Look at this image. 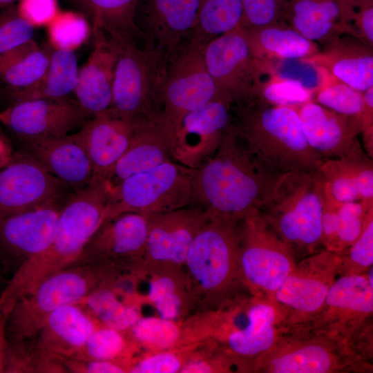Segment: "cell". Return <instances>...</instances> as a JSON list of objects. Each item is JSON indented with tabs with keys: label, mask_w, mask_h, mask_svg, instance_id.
Returning a JSON list of instances; mask_svg holds the SVG:
<instances>
[{
	"label": "cell",
	"mask_w": 373,
	"mask_h": 373,
	"mask_svg": "<svg viewBox=\"0 0 373 373\" xmlns=\"http://www.w3.org/2000/svg\"><path fill=\"white\" fill-rule=\"evenodd\" d=\"M191 205L202 208L211 216L234 222L261 209L282 175L258 160L232 124L213 155L191 169Z\"/></svg>",
	"instance_id": "obj_1"
},
{
	"label": "cell",
	"mask_w": 373,
	"mask_h": 373,
	"mask_svg": "<svg viewBox=\"0 0 373 373\" xmlns=\"http://www.w3.org/2000/svg\"><path fill=\"white\" fill-rule=\"evenodd\" d=\"M107 200L104 184H90L69 194L61 207L52 241L16 269L0 295V306L9 310L19 297L43 280L73 265L102 224Z\"/></svg>",
	"instance_id": "obj_2"
},
{
	"label": "cell",
	"mask_w": 373,
	"mask_h": 373,
	"mask_svg": "<svg viewBox=\"0 0 373 373\" xmlns=\"http://www.w3.org/2000/svg\"><path fill=\"white\" fill-rule=\"evenodd\" d=\"M298 106L272 105L258 98L231 102V124L250 151L271 172L317 171L324 159L308 144Z\"/></svg>",
	"instance_id": "obj_3"
},
{
	"label": "cell",
	"mask_w": 373,
	"mask_h": 373,
	"mask_svg": "<svg viewBox=\"0 0 373 373\" xmlns=\"http://www.w3.org/2000/svg\"><path fill=\"white\" fill-rule=\"evenodd\" d=\"M237 223L210 216L189 247L183 267L195 313L214 310L245 289Z\"/></svg>",
	"instance_id": "obj_4"
},
{
	"label": "cell",
	"mask_w": 373,
	"mask_h": 373,
	"mask_svg": "<svg viewBox=\"0 0 373 373\" xmlns=\"http://www.w3.org/2000/svg\"><path fill=\"white\" fill-rule=\"evenodd\" d=\"M125 276L111 267L93 263L71 265L47 277L30 292L19 297L8 311L6 323L8 345L29 343L52 312L81 303Z\"/></svg>",
	"instance_id": "obj_5"
},
{
	"label": "cell",
	"mask_w": 373,
	"mask_h": 373,
	"mask_svg": "<svg viewBox=\"0 0 373 373\" xmlns=\"http://www.w3.org/2000/svg\"><path fill=\"white\" fill-rule=\"evenodd\" d=\"M243 293L210 311V339L231 358L238 372H247L274 344L285 323V312L274 299Z\"/></svg>",
	"instance_id": "obj_6"
},
{
	"label": "cell",
	"mask_w": 373,
	"mask_h": 373,
	"mask_svg": "<svg viewBox=\"0 0 373 373\" xmlns=\"http://www.w3.org/2000/svg\"><path fill=\"white\" fill-rule=\"evenodd\" d=\"M370 361L343 339L310 325L285 329L247 372H372Z\"/></svg>",
	"instance_id": "obj_7"
},
{
	"label": "cell",
	"mask_w": 373,
	"mask_h": 373,
	"mask_svg": "<svg viewBox=\"0 0 373 373\" xmlns=\"http://www.w3.org/2000/svg\"><path fill=\"white\" fill-rule=\"evenodd\" d=\"M111 37L116 43L117 57L110 111L133 127L161 118L164 55L144 39Z\"/></svg>",
	"instance_id": "obj_8"
},
{
	"label": "cell",
	"mask_w": 373,
	"mask_h": 373,
	"mask_svg": "<svg viewBox=\"0 0 373 373\" xmlns=\"http://www.w3.org/2000/svg\"><path fill=\"white\" fill-rule=\"evenodd\" d=\"M323 184L319 173L294 171L279 178L260 211L295 256H309L322 246Z\"/></svg>",
	"instance_id": "obj_9"
},
{
	"label": "cell",
	"mask_w": 373,
	"mask_h": 373,
	"mask_svg": "<svg viewBox=\"0 0 373 373\" xmlns=\"http://www.w3.org/2000/svg\"><path fill=\"white\" fill-rule=\"evenodd\" d=\"M237 233L242 286L254 296L273 299L296 263L293 250L259 209L250 211L238 222Z\"/></svg>",
	"instance_id": "obj_10"
},
{
	"label": "cell",
	"mask_w": 373,
	"mask_h": 373,
	"mask_svg": "<svg viewBox=\"0 0 373 373\" xmlns=\"http://www.w3.org/2000/svg\"><path fill=\"white\" fill-rule=\"evenodd\" d=\"M191 202V169L171 160L108 189L102 222L125 213L151 216L189 206Z\"/></svg>",
	"instance_id": "obj_11"
},
{
	"label": "cell",
	"mask_w": 373,
	"mask_h": 373,
	"mask_svg": "<svg viewBox=\"0 0 373 373\" xmlns=\"http://www.w3.org/2000/svg\"><path fill=\"white\" fill-rule=\"evenodd\" d=\"M366 272L338 276L321 312L308 325L343 339L369 359L373 350V287Z\"/></svg>",
	"instance_id": "obj_12"
},
{
	"label": "cell",
	"mask_w": 373,
	"mask_h": 373,
	"mask_svg": "<svg viewBox=\"0 0 373 373\" xmlns=\"http://www.w3.org/2000/svg\"><path fill=\"white\" fill-rule=\"evenodd\" d=\"M341 266L342 254L325 249L296 262L273 298L285 312V329L308 324L317 316Z\"/></svg>",
	"instance_id": "obj_13"
},
{
	"label": "cell",
	"mask_w": 373,
	"mask_h": 373,
	"mask_svg": "<svg viewBox=\"0 0 373 373\" xmlns=\"http://www.w3.org/2000/svg\"><path fill=\"white\" fill-rule=\"evenodd\" d=\"M101 325L83 302L55 310L34 339L23 345L30 372H59V359L80 358L88 339Z\"/></svg>",
	"instance_id": "obj_14"
},
{
	"label": "cell",
	"mask_w": 373,
	"mask_h": 373,
	"mask_svg": "<svg viewBox=\"0 0 373 373\" xmlns=\"http://www.w3.org/2000/svg\"><path fill=\"white\" fill-rule=\"evenodd\" d=\"M203 48L191 40L165 59L162 117L173 129L185 115L221 97L207 70Z\"/></svg>",
	"instance_id": "obj_15"
},
{
	"label": "cell",
	"mask_w": 373,
	"mask_h": 373,
	"mask_svg": "<svg viewBox=\"0 0 373 373\" xmlns=\"http://www.w3.org/2000/svg\"><path fill=\"white\" fill-rule=\"evenodd\" d=\"M148 218L125 213L104 221L73 265L100 264L125 275L144 276Z\"/></svg>",
	"instance_id": "obj_16"
},
{
	"label": "cell",
	"mask_w": 373,
	"mask_h": 373,
	"mask_svg": "<svg viewBox=\"0 0 373 373\" xmlns=\"http://www.w3.org/2000/svg\"><path fill=\"white\" fill-rule=\"evenodd\" d=\"M203 55L221 97L231 102L256 98L263 75L242 27L209 41L204 46Z\"/></svg>",
	"instance_id": "obj_17"
},
{
	"label": "cell",
	"mask_w": 373,
	"mask_h": 373,
	"mask_svg": "<svg viewBox=\"0 0 373 373\" xmlns=\"http://www.w3.org/2000/svg\"><path fill=\"white\" fill-rule=\"evenodd\" d=\"M231 120V102L222 97L185 115L173 131L172 160L190 169L200 167L216 153Z\"/></svg>",
	"instance_id": "obj_18"
},
{
	"label": "cell",
	"mask_w": 373,
	"mask_h": 373,
	"mask_svg": "<svg viewBox=\"0 0 373 373\" xmlns=\"http://www.w3.org/2000/svg\"><path fill=\"white\" fill-rule=\"evenodd\" d=\"M148 218L144 276L155 268L182 267L191 245L210 215L200 207L189 205Z\"/></svg>",
	"instance_id": "obj_19"
},
{
	"label": "cell",
	"mask_w": 373,
	"mask_h": 373,
	"mask_svg": "<svg viewBox=\"0 0 373 373\" xmlns=\"http://www.w3.org/2000/svg\"><path fill=\"white\" fill-rule=\"evenodd\" d=\"M89 119L77 101L68 97L14 102L0 112V124L17 139L64 136Z\"/></svg>",
	"instance_id": "obj_20"
},
{
	"label": "cell",
	"mask_w": 373,
	"mask_h": 373,
	"mask_svg": "<svg viewBox=\"0 0 373 373\" xmlns=\"http://www.w3.org/2000/svg\"><path fill=\"white\" fill-rule=\"evenodd\" d=\"M202 0H138L135 25L165 59L189 43Z\"/></svg>",
	"instance_id": "obj_21"
},
{
	"label": "cell",
	"mask_w": 373,
	"mask_h": 373,
	"mask_svg": "<svg viewBox=\"0 0 373 373\" xmlns=\"http://www.w3.org/2000/svg\"><path fill=\"white\" fill-rule=\"evenodd\" d=\"M67 189L37 160L16 153L0 169V217L64 198Z\"/></svg>",
	"instance_id": "obj_22"
},
{
	"label": "cell",
	"mask_w": 373,
	"mask_h": 373,
	"mask_svg": "<svg viewBox=\"0 0 373 373\" xmlns=\"http://www.w3.org/2000/svg\"><path fill=\"white\" fill-rule=\"evenodd\" d=\"M66 198L0 217V254L17 269L43 251L52 241Z\"/></svg>",
	"instance_id": "obj_23"
},
{
	"label": "cell",
	"mask_w": 373,
	"mask_h": 373,
	"mask_svg": "<svg viewBox=\"0 0 373 373\" xmlns=\"http://www.w3.org/2000/svg\"><path fill=\"white\" fill-rule=\"evenodd\" d=\"M298 110L307 142L324 160L367 155L358 140L361 128L354 118L312 100L299 106Z\"/></svg>",
	"instance_id": "obj_24"
},
{
	"label": "cell",
	"mask_w": 373,
	"mask_h": 373,
	"mask_svg": "<svg viewBox=\"0 0 373 373\" xmlns=\"http://www.w3.org/2000/svg\"><path fill=\"white\" fill-rule=\"evenodd\" d=\"M18 140L21 144V152L39 162L68 189L77 191L90 184L93 166L77 131L61 137Z\"/></svg>",
	"instance_id": "obj_25"
},
{
	"label": "cell",
	"mask_w": 373,
	"mask_h": 373,
	"mask_svg": "<svg viewBox=\"0 0 373 373\" xmlns=\"http://www.w3.org/2000/svg\"><path fill=\"white\" fill-rule=\"evenodd\" d=\"M93 48L79 69L74 93L89 118L108 111L112 105L113 84L117 57L114 39L99 30L93 35Z\"/></svg>",
	"instance_id": "obj_26"
},
{
	"label": "cell",
	"mask_w": 373,
	"mask_h": 373,
	"mask_svg": "<svg viewBox=\"0 0 373 373\" xmlns=\"http://www.w3.org/2000/svg\"><path fill=\"white\" fill-rule=\"evenodd\" d=\"M77 131L93 166L90 184H105L130 144L133 126L109 109L88 119Z\"/></svg>",
	"instance_id": "obj_27"
},
{
	"label": "cell",
	"mask_w": 373,
	"mask_h": 373,
	"mask_svg": "<svg viewBox=\"0 0 373 373\" xmlns=\"http://www.w3.org/2000/svg\"><path fill=\"white\" fill-rule=\"evenodd\" d=\"M173 131L163 117L133 126L130 144L111 171L106 186L111 188L126 178L171 160Z\"/></svg>",
	"instance_id": "obj_28"
},
{
	"label": "cell",
	"mask_w": 373,
	"mask_h": 373,
	"mask_svg": "<svg viewBox=\"0 0 373 373\" xmlns=\"http://www.w3.org/2000/svg\"><path fill=\"white\" fill-rule=\"evenodd\" d=\"M311 58L335 79L364 92L373 86L372 46L358 38L341 34L323 44Z\"/></svg>",
	"instance_id": "obj_29"
},
{
	"label": "cell",
	"mask_w": 373,
	"mask_h": 373,
	"mask_svg": "<svg viewBox=\"0 0 373 373\" xmlns=\"http://www.w3.org/2000/svg\"><path fill=\"white\" fill-rule=\"evenodd\" d=\"M307 39L325 43L346 33L344 0H289L281 21Z\"/></svg>",
	"instance_id": "obj_30"
},
{
	"label": "cell",
	"mask_w": 373,
	"mask_h": 373,
	"mask_svg": "<svg viewBox=\"0 0 373 373\" xmlns=\"http://www.w3.org/2000/svg\"><path fill=\"white\" fill-rule=\"evenodd\" d=\"M243 29L252 55L259 60L309 59L321 50L318 44L282 22Z\"/></svg>",
	"instance_id": "obj_31"
},
{
	"label": "cell",
	"mask_w": 373,
	"mask_h": 373,
	"mask_svg": "<svg viewBox=\"0 0 373 373\" xmlns=\"http://www.w3.org/2000/svg\"><path fill=\"white\" fill-rule=\"evenodd\" d=\"M150 277L148 298L159 316L181 321L194 312L184 267L169 266L147 271Z\"/></svg>",
	"instance_id": "obj_32"
},
{
	"label": "cell",
	"mask_w": 373,
	"mask_h": 373,
	"mask_svg": "<svg viewBox=\"0 0 373 373\" xmlns=\"http://www.w3.org/2000/svg\"><path fill=\"white\" fill-rule=\"evenodd\" d=\"M77 58L75 50L53 49L48 68L33 86L11 91L12 102L45 98L68 97L74 93L78 76Z\"/></svg>",
	"instance_id": "obj_33"
},
{
	"label": "cell",
	"mask_w": 373,
	"mask_h": 373,
	"mask_svg": "<svg viewBox=\"0 0 373 373\" xmlns=\"http://www.w3.org/2000/svg\"><path fill=\"white\" fill-rule=\"evenodd\" d=\"M50 52L31 39L0 55V82L6 84L11 91L33 86L46 73Z\"/></svg>",
	"instance_id": "obj_34"
},
{
	"label": "cell",
	"mask_w": 373,
	"mask_h": 373,
	"mask_svg": "<svg viewBox=\"0 0 373 373\" xmlns=\"http://www.w3.org/2000/svg\"><path fill=\"white\" fill-rule=\"evenodd\" d=\"M88 20L92 35L97 30L108 35L142 39L135 25L138 0H72Z\"/></svg>",
	"instance_id": "obj_35"
},
{
	"label": "cell",
	"mask_w": 373,
	"mask_h": 373,
	"mask_svg": "<svg viewBox=\"0 0 373 373\" xmlns=\"http://www.w3.org/2000/svg\"><path fill=\"white\" fill-rule=\"evenodd\" d=\"M126 332L137 348L146 353L199 345L186 318L175 321L142 316Z\"/></svg>",
	"instance_id": "obj_36"
},
{
	"label": "cell",
	"mask_w": 373,
	"mask_h": 373,
	"mask_svg": "<svg viewBox=\"0 0 373 373\" xmlns=\"http://www.w3.org/2000/svg\"><path fill=\"white\" fill-rule=\"evenodd\" d=\"M122 283L102 287L82 302L102 325L126 332L142 316L137 305L120 298Z\"/></svg>",
	"instance_id": "obj_37"
},
{
	"label": "cell",
	"mask_w": 373,
	"mask_h": 373,
	"mask_svg": "<svg viewBox=\"0 0 373 373\" xmlns=\"http://www.w3.org/2000/svg\"><path fill=\"white\" fill-rule=\"evenodd\" d=\"M242 0H202L192 41L205 45L240 26Z\"/></svg>",
	"instance_id": "obj_38"
},
{
	"label": "cell",
	"mask_w": 373,
	"mask_h": 373,
	"mask_svg": "<svg viewBox=\"0 0 373 373\" xmlns=\"http://www.w3.org/2000/svg\"><path fill=\"white\" fill-rule=\"evenodd\" d=\"M137 350L126 332L101 325L90 335L80 358L77 359L122 361L131 365Z\"/></svg>",
	"instance_id": "obj_39"
},
{
	"label": "cell",
	"mask_w": 373,
	"mask_h": 373,
	"mask_svg": "<svg viewBox=\"0 0 373 373\" xmlns=\"http://www.w3.org/2000/svg\"><path fill=\"white\" fill-rule=\"evenodd\" d=\"M258 61L263 76L278 77L297 82L314 94L324 84L334 79L310 59H258Z\"/></svg>",
	"instance_id": "obj_40"
},
{
	"label": "cell",
	"mask_w": 373,
	"mask_h": 373,
	"mask_svg": "<svg viewBox=\"0 0 373 373\" xmlns=\"http://www.w3.org/2000/svg\"><path fill=\"white\" fill-rule=\"evenodd\" d=\"M312 101L335 112L354 118L359 124L362 132L366 128L363 92L333 79L315 93Z\"/></svg>",
	"instance_id": "obj_41"
},
{
	"label": "cell",
	"mask_w": 373,
	"mask_h": 373,
	"mask_svg": "<svg viewBox=\"0 0 373 373\" xmlns=\"http://www.w3.org/2000/svg\"><path fill=\"white\" fill-rule=\"evenodd\" d=\"M46 27L53 49L75 50L92 36L90 24L79 11L60 10Z\"/></svg>",
	"instance_id": "obj_42"
},
{
	"label": "cell",
	"mask_w": 373,
	"mask_h": 373,
	"mask_svg": "<svg viewBox=\"0 0 373 373\" xmlns=\"http://www.w3.org/2000/svg\"><path fill=\"white\" fill-rule=\"evenodd\" d=\"M352 159L324 160L318 169L323 189L341 204L360 201Z\"/></svg>",
	"instance_id": "obj_43"
},
{
	"label": "cell",
	"mask_w": 373,
	"mask_h": 373,
	"mask_svg": "<svg viewBox=\"0 0 373 373\" xmlns=\"http://www.w3.org/2000/svg\"><path fill=\"white\" fill-rule=\"evenodd\" d=\"M314 95L297 82L269 76L261 82L256 98L272 105L299 106L313 100Z\"/></svg>",
	"instance_id": "obj_44"
},
{
	"label": "cell",
	"mask_w": 373,
	"mask_h": 373,
	"mask_svg": "<svg viewBox=\"0 0 373 373\" xmlns=\"http://www.w3.org/2000/svg\"><path fill=\"white\" fill-rule=\"evenodd\" d=\"M197 345L146 353L134 359L129 373H180Z\"/></svg>",
	"instance_id": "obj_45"
},
{
	"label": "cell",
	"mask_w": 373,
	"mask_h": 373,
	"mask_svg": "<svg viewBox=\"0 0 373 373\" xmlns=\"http://www.w3.org/2000/svg\"><path fill=\"white\" fill-rule=\"evenodd\" d=\"M373 264V209L368 213L358 238L342 254L341 276L365 273Z\"/></svg>",
	"instance_id": "obj_46"
},
{
	"label": "cell",
	"mask_w": 373,
	"mask_h": 373,
	"mask_svg": "<svg viewBox=\"0 0 373 373\" xmlns=\"http://www.w3.org/2000/svg\"><path fill=\"white\" fill-rule=\"evenodd\" d=\"M373 205L367 206L361 201L341 204L336 231L335 251L343 254L361 233L368 213Z\"/></svg>",
	"instance_id": "obj_47"
},
{
	"label": "cell",
	"mask_w": 373,
	"mask_h": 373,
	"mask_svg": "<svg viewBox=\"0 0 373 373\" xmlns=\"http://www.w3.org/2000/svg\"><path fill=\"white\" fill-rule=\"evenodd\" d=\"M236 372L231 358L211 339L198 346L180 373Z\"/></svg>",
	"instance_id": "obj_48"
},
{
	"label": "cell",
	"mask_w": 373,
	"mask_h": 373,
	"mask_svg": "<svg viewBox=\"0 0 373 373\" xmlns=\"http://www.w3.org/2000/svg\"><path fill=\"white\" fill-rule=\"evenodd\" d=\"M35 28L19 13L14 3L0 10V55L32 39Z\"/></svg>",
	"instance_id": "obj_49"
},
{
	"label": "cell",
	"mask_w": 373,
	"mask_h": 373,
	"mask_svg": "<svg viewBox=\"0 0 373 373\" xmlns=\"http://www.w3.org/2000/svg\"><path fill=\"white\" fill-rule=\"evenodd\" d=\"M289 0H242L240 27L250 28L281 21Z\"/></svg>",
	"instance_id": "obj_50"
},
{
	"label": "cell",
	"mask_w": 373,
	"mask_h": 373,
	"mask_svg": "<svg viewBox=\"0 0 373 373\" xmlns=\"http://www.w3.org/2000/svg\"><path fill=\"white\" fill-rule=\"evenodd\" d=\"M347 33L373 45L372 0H345Z\"/></svg>",
	"instance_id": "obj_51"
},
{
	"label": "cell",
	"mask_w": 373,
	"mask_h": 373,
	"mask_svg": "<svg viewBox=\"0 0 373 373\" xmlns=\"http://www.w3.org/2000/svg\"><path fill=\"white\" fill-rule=\"evenodd\" d=\"M19 15L34 28L46 26L60 11L57 0H19Z\"/></svg>",
	"instance_id": "obj_52"
},
{
	"label": "cell",
	"mask_w": 373,
	"mask_h": 373,
	"mask_svg": "<svg viewBox=\"0 0 373 373\" xmlns=\"http://www.w3.org/2000/svg\"><path fill=\"white\" fill-rule=\"evenodd\" d=\"M66 372L80 373L128 372L131 364L122 361L84 360L61 358Z\"/></svg>",
	"instance_id": "obj_53"
},
{
	"label": "cell",
	"mask_w": 373,
	"mask_h": 373,
	"mask_svg": "<svg viewBox=\"0 0 373 373\" xmlns=\"http://www.w3.org/2000/svg\"><path fill=\"white\" fill-rule=\"evenodd\" d=\"M323 195L322 247L323 249L336 252L338 210L341 203L335 200L324 189Z\"/></svg>",
	"instance_id": "obj_54"
},
{
	"label": "cell",
	"mask_w": 373,
	"mask_h": 373,
	"mask_svg": "<svg viewBox=\"0 0 373 373\" xmlns=\"http://www.w3.org/2000/svg\"><path fill=\"white\" fill-rule=\"evenodd\" d=\"M353 166L360 201L373 205V163L367 155L353 157Z\"/></svg>",
	"instance_id": "obj_55"
},
{
	"label": "cell",
	"mask_w": 373,
	"mask_h": 373,
	"mask_svg": "<svg viewBox=\"0 0 373 373\" xmlns=\"http://www.w3.org/2000/svg\"><path fill=\"white\" fill-rule=\"evenodd\" d=\"M0 318V372H5L8 350V341L6 330V323L8 313L2 309Z\"/></svg>",
	"instance_id": "obj_56"
},
{
	"label": "cell",
	"mask_w": 373,
	"mask_h": 373,
	"mask_svg": "<svg viewBox=\"0 0 373 373\" xmlns=\"http://www.w3.org/2000/svg\"><path fill=\"white\" fill-rule=\"evenodd\" d=\"M15 155L10 142L0 135V169L10 162Z\"/></svg>",
	"instance_id": "obj_57"
},
{
	"label": "cell",
	"mask_w": 373,
	"mask_h": 373,
	"mask_svg": "<svg viewBox=\"0 0 373 373\" xmlns=\"http://www.w3.org/2000/svg\"><path fill=\"white\" fill-rule=\"evenodd\" d=\"M365 153L369 157H373V126H371L362 132Z\"/></svg>",
	"instance_id": "obj_58"
},
{
	"label": "cell",
	"mask_w": 373,
	"mask_h": 373,
	"mask_svg": "<svg viewBox=\"0 0 373 373\" xmlns=\"http://www.w3.org/2000/svg\"><path fill=\"white\" fill-rule=\"evenodd\" d=\"M19 0H0V8L12 4L15 1Z\"/></svg>",
	"instance_id": "obj_59"
},
{
	"label": "cell",
	"mask_w": 373,
	"mask_h": 373,
	"mask_svg": "<svg viewBox=\"0 0 373 373\" xmlns=\"http://www.w3.org/2000/svg\"><path fill=\"white\" fill-rule=\"evenodd\" d=\"M7 266L6 262L3 258V256L0 254V268H3Z\"/></svg>",
	"instance_id": "obj_60"
},
{
	"label": "cell",
	"mask_w": 373,
	"mask_h": 373,
	"mask_svg": "<svg viewBox=\"0 0 373 373\" xmlns=\"http://www.w3.org/2000/svg\"><path fill=\"white\" fill-rule=\"evenodd\" d=\"M2 312H3L2 308H1V307H0V318L1 316Z\"/></svg>",
	"instance_id": "obj_61"
},
{
	"label": "cell",
	"mask_w": 373,
	"mask_h": 373,
	"mask_svg": "<svg viewBox=\"0 0 373 373\" xmlns=\"http://www.w3.org/2000/svg\"><path fill=\"white\" fill-rule=\"evenodd\" d=\"M1 279H0V283H1Z\"/></svg>",
	"instance_id": "obj_62"
}]
</instances>
